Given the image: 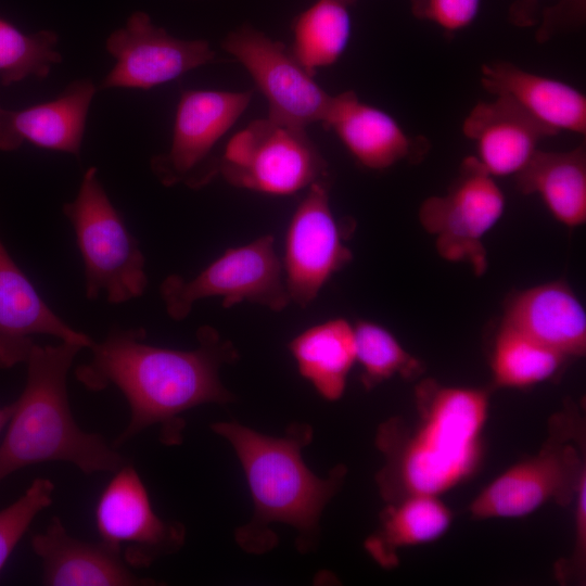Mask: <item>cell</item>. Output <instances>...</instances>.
Segmentation results:
<instances>
[{
	"label": "cell",
	"mask_w": 586,
	"mask_h": 586,
	"mask_svg": "<svg viewBox=\"0 0 586 586\" xmlns=\"http://www.w3.org/2000/svg\"><path fill=\"white\" fill-rule=\"evenodd\" d=\"M196 339L194 349H173L148 344L142 328L113 326L101 342L92 343L91 358L75 369L76 379L92 392L117 387L130 409L114 448L156 424L164 444H178L184 424L181 413L203 404L233 400L219 369L238 359L237 349L209 326L200 327Z\"/></svg>",
	"instance_id": "6da1fadb"
},
{
	"label": "cell",
	"mask_w": 586,
	"mask_h": 586,
	"mask_svg": "<svg viewBox=\"0 0 586 586\" xmlns=\"http://www.w3.org/2000/svg\"><path fill=\"white\" fill-rule=\"evenodd\" d=\"M420 418L407 431L399 419L383 423L377 444L386 457L378 474L384 499L410 495L437 496L477 467L488 395L483 390L422 382L417 390Z\"/></svg>",
	"instance_id": "7a4b0ae2"
},
{
	"label": "cell",
	"mask_w": 586,
	"mask_h": 586,
	"mask_svg": "<svg viewBox=\"0 0 586 586\" xmlns=\"http://www.w3.org/2000/svg\"><path fill=\"white\" fill-rule=\"evenodd\" d=\"M211 428L233 447L254 502L251 522L235 533L239 545L253 553L268 551L277 540L268 531L269 524L282 522L298 532L300 550H310L322 510L342 484L346 469L339 466L328 479H320L306 467L301 450L313 437L308 424H293L282 437L264 435L234 421L216 422Z\"/></svg>",
	"instance_id": "3957f363"
},
{
	"label": "cell",
	"mask_w": 586,
	"mask_h": 586,
	"mask_svg": "<svg viewBox=\"0 0 586 586\" xmlns=\"http://www.w3.org/2000/svg\"><path fill=\"white\" fill-rule=\"evenodd\" d=\"M82 347L62 342L35 344L26 360L27 378L0 442V482L28 466L63 461L84 474L115 472L128 460L98 433L75 421L67 375Z\"/></svg>",
	"instance_id": "277c9868"
},
{
	"label": "cell",
	"mask_w": 586,
	"mask_h": 586,
	"mask_svg": "<svg viewBox=\"0 0 586 586\" xmlns=\"http://www.w3.org/2000/svg\"><path fill=\"white\" fill-rule=\"evenodd\" d=\"M63 213L82 259L86 297L94 301L104 293L109 303L122 304L143 295L149 282L144 255L94 166L85 171L76 198L63 205Z\"/></svg>",
	"instance_id": "5b68a950"
},
{
	"label": "cell",
	"mask_w": 586,
	"mask_h": 586,
	"mask_svg": "<svg viewBox=\"0 0 586 586\" xmlns=\"http://www.w3.org/2000/svg\"><path fill=\"white\" fill-rule=\"evenodd\" d=\"M218 174L235 188L272 195L329 179L327 163L305 128L269 117L253 120L229 140Z\"/></svg>",
	"instance_id": "8992f818"
},
{
	"label": "cell",
	"mask_w": 586,
	"mask_h": 586,
	"mask_svg": "<svg viewBox=\"0 0 586 586\" xmlns=\"http://www.w3.org/2000/svg\"><path fill=\"white\" fill-rule=\"evenodd\" d=\"M160 293L168 316L178 321L189 316L195 302L212 296L221 297L226 308L250 302L280 311L291 303L271 234L227 249L190 279L166 277Z\"/></svg>",
	"instance_id": "52a82bcc"
},
{
	"label": "cell",
	"mask_w": 586,
	"mask_h": 586,
	"mask_svg": "<svg viewBox=\"0 0 586 586\" xmlns=\"http://www.w3.org/2000/svg\"><path fill=\"white\" fill-rule=\"evenodd\" d=\"M505 205V194L495 178L482 169L474 156H468L448 192L422 203L419 219L435 238L443 258L469 264L476 275H482L487 267L482 240L502 216Z\"/></svg>",
	"instance_id": "ba28073f"
},
{
	"label": "cell",
	"mask_w": 586,
	"mask_h": 586,
	"mask_svg": "<svg viewBox=\"0 0 586 586\" xmlns=\"http://www.w3.org/2000/svg\"><path fill=\"white\" fill-rule=\"evenodd\" d=\"M253 91L184 90L179 99L168 152L151 160V169L166 187L206 186L218 175L212 154L219 139L246 110Z\"/></svg>",
	"instance_id": "9c48e42d"
},
{
	"label": "cell",
	"mask_w": 586,
	"mask_h": 586,
	"mask_svg": "<svg viewBox=\"0 0 586 586\" xmlns=\"http://www.w3.org/2000/svg\"><path fill=\"white\" fill-rule=\"evenodd\" d=\"M95 527L105 546L129 566L142 569L177 552L186 527L160 518L137 469L128 461L114 472L94 509Z\"/></svg>",
	"instance_id": "30bf717a"
},
{
	"label": "cell",
	"mask_w": 586,
	"mask_h": 586,
	"mask_svg": "<svg viewBox=\"0 0 586 586\" xmlns=\"http://www.w3.org/2000/svg\"><path fill=\"white\" fill-rule=\"evenodd\" d=\"M222 49L247 69L268 102V117L305 128L327 117L328 94L281 42L244 25L224 39Z\"/></svg>",
	"instance_id": "8fae6325"
},
{
	"label": "cell",
	"mask_w": 586,
	"mask_h": 586,
	"mask_svg": "<svg viewBox=\"0 0 586 586\" xmlns=\"http://www.w3.org/2000/svg\"><path fill=\"white\" fill-rule=\"evenodd\" d=\"M289 222L282 263L291 302L306 308L352 259L329 202V179L313 183Z\"/></svg>",
	"instance_id": "7c38bea8"
},
{
	"label": "cell",
	"mask_w": 586,
	"mask_h": 586,
	"mask_svg": "<svg viewBox=\"0 0 586 586\" xmlns=\"http://www.w3.org/2000/svg\"><path fill=\"white\" fill-rule=\"evenodd\" d=\"M105 47L115 65L99 85L101 90H148L215 60L207 41L176 38L142 11L133 12L123 27L111 33Z\"/></svg>",
	"instance_id": "4fadbf2b"
},
{
	"label": "cell",
	"mask_w": 586,
	"mask_h": 586,
	"mask_svg": "<svg viewBox=\"0 0 586 586\" xmlns=\"http://www.w3.org/2000/svg\"><path fill=\"white\" fill-rule=\"evenodd\" d=\"M583 471L572 445L548 444L495 479L474 498L469 511L479 520L523 517L550 500L570 499Z\"/></svg>",
	"instance_id": "5bb4252c"
},
{
	"label": "cell",
	"mask_w": 586,
	"mask_h": 586,
	"mask_svg": "<svg viewBox=\"0 0 586 586\" xmlns=\"http://www.w3.org/2000/svg\"><path fill=\"white\" fill-rule=\"evenodd\" d=\"M44 334L89 348L88 334L66 323L41 297L0 239V368L26 362L35 336Z\"/></svg>",
	"instance_id": "9a60e30c"
},
{
	"label": "cell",
	"mask_w": 586,
	"mask_h": 586,
	"mask_svg": "<svg viewBox=\"0 0 586 586\" xmlns=\"http://www.w3.org/2000/svg\"><path fill=\"white\" fill-rule=\"evenodd\" d=\"M462 132L474 143L479 165L494 178L519 174L539 142L557 135L504 95L476 103L462 123Z\"/></svg>",
	"instance_id": "2e32d148"
},
{
	"label": "cell",
	"mask_w": 586,
	"mask_h": 586,
	"mask_svg": "<svg viewBox=\"0 0 586 586\" xmlns=\"http://www.w3.org/2000/svg\"><path fill=\"white\" fill-rule=\"evenodd\" d=\"M364 167L386 169L404 160L417 161L428 151L423 137H409L384 111L367 104L354 91L332 95L322 123Z\"/></svg>",
	"instance_id": "e0dca14e"
},
{
	"label": "cell",
	"mask_w": 586,
	"mask_h": 586,
	"mask_svg": "<svg viewBox=\"0 0 586 586\" xmlns=\"http://www.w3.org/2000/svg\"><path fill=\"white\" fill-rule=\"evenodd\" d=\"M31 548L41 561V581L47 586H146L158 585L136 575L120 557L102 542L72 536L59 517H52L42 533L33 536Z\"/></svg>",
	"instance_id": "ac0fdd59"
},
{
	"label": "cell",
	"mask_w": 586,
	"mask_h": 586,
	"mask_svg": "<svg viewBox=\"0 0 586 586\" xmlns=\"http://www.w3.org/2000/svg\"><path fill=\"white\" fill-rule=\"evenodd\" d=\"M480 80L487 92L510 99L555 132L586 133V97L571 85L506 61L482 65Z\"/></svg>",
	"instance_id": "d6986e66"
},
{
	"label": "cell",
	"mask_w": 586,
	"mask_h": 586,
	"mask_svg": "<svg viewBox=\"0 0 586 586\" xmlns=\"http://www.w3.org/2000/svg\"><path fill=\"white\" fill-rule=\"evenodd\" d=\"M507 324L564 357L586 351V311L562 281L524 290L507 304Z\"/></svg>",
	"instance_id": "ffe728a7"
},
{
	"label": "cell",
	"mask_w": 586,
	"mask_h": 586,
	"mask_svg": "<svg viewBox=\"0 0 586 586\" xmlns=\"http://www.w3.org/2000/svg\"><path fill=\"white\" fill-rule=\"evenodd\" d=\"M523 194H538L550 214L568 227L586 221V152L537 150L515 175Z\"/></svg>",
	"instance_id": "44dd1931"
},
{
	"label": "cell",
	"mask_w": 586,
	"mask_h": 586,
	"mask_svg": "<svg viewBox=\"0 0 586 586\" xmlns=\"http://www.w3.org/2000/svg\"><path fill=\"white\" fill-rule=\"evenodd\" d=\"M97 89L92 80L79 79L53 100L20 111L11 110L14 132L22 142L78 156Z\"/></svg>",
	"instance_id": "7402d4cb"
},
{
	"label": "cell",
	"mask_w": 586,
	"mask_h": 586,
	"mask_svg": "<svg viewBox=\"0 0 586 586\" xmlns=\"http://www.w3.org/2000/svg\"><path fill=\"white\" fill-rule=\"evenodd\" d=\"M288 347L300 374L322 398L342 397L356 361L354 326L344 318L329 319L297 334Z\"/></svg>",
	"instance_id": "603a6c76"
},
{
	"label": "cell",
	"mask_w": 586,
	"mask_h": 586,
	"mask_svg": "<svg viewBox=\"0 0 586 586\" xmlns=\"http://www.w3.org/2000/svg\"><path fill=\"white\" fill-rule=\"evenodd\" d=\"M380 531L366 547L382 565H391L398 547L434 540L450 525V510L433 495H410L390 506L381 515Z\"/></svg>",
	"instance_id": "cb8c5ba5"
},
{
	"label": "cell",
	"mask_w": 586,
	"mask_h": 586,
	"mask_svg": "<svg viewBox=\"0 0 586 586\" xmlns=\"http://www.w3.org/2000/svg\"><path fill=\"white\" fill-rule=\"evenodd\" d=\"M355 1L317 0L295 20L290 51L310 75L335 63L344 52Z\"/></svg>",
	"instance_id": "d4e9b609"
},
{
	"label": "cell",
	"mask_w": 586,
	"mask_h": 586,
	"mask_svg": "<svg viewBox=\"0 0 586 586\" xmlns=\"http://www.w3.org/2000/svg\"><path fill=\"white\" fill-rule=\"evenodd\" d=\"M565 358L502 323L492 356L494 382L504 387H527L551 378Z\"/></svg>",
	"instance_id": "484cf974"
},
{
	"label": "cell",
	"mask_w": 586,
	"mask_h": 586,
	"mask_svg": "<svg viewBox=\"0 0 586 586\" xmlns=\"http://www.w3.org/2000/svg\"><path fill=\"white\" fill-rule=\"evenodd\" d=\"M53 30L26 34L0 18V80L8 86L34 76L46 78L62 61Z\"/></svg>",
	"instance_id": "4316f807"
},
{
	"label": "cell",
	"mask_w": 586,
	"mask_h": 586,
	"mask_svg": "<svg viewBox=\"0 0 586 586\" xmlns=\"http://www.w3.org/2000/svg\"><path fill=\"white\" fill-rule=\"evenodd\" d=\"M354 333L356 361L361 366V382L366 388H372L396 374L407 379L421 371L420 361L384 327L359 320L354 326Z\"/></svg>",
	"instance_id": "83f0119b"
},
{
	"label": "cell",
	"mask_w": 586,
	"mask_h": 586,
	"mask_svg": "<svg viewBox=\"0 0 586 586\" xmlns=\"http://www.w3.org/2000/svg\"><path fill=\"white\" fill-rule=\"evenodd\" d=\"M54 483L35 479L25 493L0 511V572L35 518L53 501Z\"/></svg>",
	"instance_id": "f1b7e54d"
},
{
	"label": "cell",
	"mask_w": 586,
	"mask_h": 586,
	"mask_svg": "<svg viewBox=\"0 0 586 586\" xmlns=\"http://www.w3.org/2000/svg\"><path fill=\"white\" fill-rule=\"evenodd\" d=\"M413 14L453 33L469 26L477 15L480 0H411Z\"/></svg>",
	"instance_id": "f546056e"
},
{
	"label": "cell",
	"mask_w": 586,
	"mask_h": 586,
	"mask_svg": "<svg viewBox=\"0 0 586 586\" xmlns=\"http://www.w3.org/2000/svg\"><path fill=\"white\" fill-rule=\"evenodd\" d=\"M586 475H585V471H583L581 477H579V481H578V485H577V488H576V492H575V495H576V513H575V527H576V532H575V536H576V539H575V560L578 562V566H581V563H582V557L583 559L585 558V542H586V527H585V524H586V519H585V489H586Z\"/></svg>",
	"instance_id": "4dcf8cb0"
},
{
	"label": "cell",
	"mask_w": 586,
	"mask_h": 586,
	"mask_svg": "<svg viewBox=\"0 0 586 586\" xmlns=\"http://www.w3.org/2000/svg\"><path fill=\"white\" fill-rule=\"evenodd\" d=\"M22 143L12 127L11 110L0 107V150L14 151Z\"/></svg>",
	"instance_id": "1f68e13d"
},
{
	"label": "cell",
	"mask_w": 586,
	"mask_h": 586,
	"mask_svg": "<svg viewBox=\"0 0 586 586\" xmlns=\"http://www.w3.org/2000/svg\"><path fill=\"white\" fill-rule=\"evenodd\" d=\"M583 4L582 0H574ZM539 0H520L511 7V20L520 26H528L535 23V12Z\"/></svg>",
	"instance_id": "d6a6232c"
},
{
	"label": "cell",
	"mask_w": 586,
	"mask_h": 586,
	"mask_svg": "<svg viewBox=\"0 0 586 586\" xmlns=\"http://www.w3.org/2000/svg\"><path fill=\"white\" fill-rule=\"evenodd\" d=\"M13 408H14L13 403L10 405L0 407V435L8 425V422L13 412Z\"/></svg>",
	"instance_id": "836d02e7"
}]
</instances>
